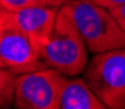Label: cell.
<instances>
[{
	"label": "cell",
	"instance_id": "1",
	"mask_svg": "<svg viewBox=\"0 0 125 109\" xmlns=\"http://www.w3.org/2000/svg\"><path fill=\"white\" fill-rule=\"evenodd\" d=\"M88 46L79 32L67 4L59 8L55 29L41 54L46 67L73 78L83 74L88 64Z\"/></svg>",
	"mask_w": 125,
	"mask_h": 109
},
{
	"label": "cell",
	"instance_id": "2",
	"mask_svg": "<svg viewBox=\"0 0 125 109\" xmlns=\"http://www.w3.org/2000/svg\"><path fill=\"white\" fill-rule=\"evenodd\" d=\"M67 7L91 53L125 47V32L109 9L90 0H70Z\"/></svg>",
	"mask_w": 125,
	"mask_h": 109
},
{
	"label": "cell",
	"instance_id": "3",
	"mask_svg": "<svg viewBox=\"0 0 125 109\" xmlns=\"http://www.w3.org/2000/svg\"><path fill=\"white\" fill-rule=\"evenodd\" d=\"M83 78L108 109H125V47L95 54Z\"/></svg>",
	"mask_w": 125,
	"mask_h": 109
},
{
	"label": "cell",
	"instance_id": "4",
	"mask_svg": "<svg viewBox=\"0 0 125 109\" xmlns=\"http://www.w3.org/2000/svg\"><path fill=\"white\" fill-rule=\"evenodd\" d=\"M69 76L43 69L19 75L13 107L16 109H61V96Z\"/></svg>",
	"mask_w": 125,
	"mask_h": 109
},
{
	"label": "cell",
	"instance_id": "5",
	"mask_svg": "<svg viewBox=\"0 0 125 109\" xmlns=\"http://www.w3.org/2000/svg\"><path fill=\"white\" fill-rule=\"evenodd\" d=\"M61 7L34 5L19 11L1 8L0 25H11L21 30L34 45L37 51L42 54L52 38Z\"/></svg>",
	"mask_w": 125,
	"mask_h": 109
},
{
	"label": "cell",
	"instance_id": "6",
	"mask_svg": "<svg viewBox=\"0 0 125 109\" xmlns=\"http://www.w3.org/2000/svg\"><path fill=\"white\" fill-rule=\"evenodd\" d=\"M0 67L22 75L46 67L41 54L21 30L0 25Z\"/></svg>",
	"mask_w": 125,
	"mask_h": 109
},
{
	"label": "cell",
	"instance_id": "7",
	"mask_svg": "<svg viewBox=\"0 0 125 109\" xmlns=\"http://www.w3.org/2000/svg\"><path fill=\"white\" fill-rule=\"evenodd\" d=\"M61 109H107L84 78H69L61 96Z\"/></svg>",
	"mask_w": 125,
	"mask_h": 109
},
{
	"label": "cell",
	"instance_id": "8",
	"mask_svg": "<svg viewBox=\"0 0 125 109\" xmlns=\"http://www.w3.org/2000/svg\"><path fill=\"white\" fill-rule=\"evenodd\" d=\"M17 79V74L7 69L0 70V107L1 108H9L13 105L16 96Z\"/></svg>",
	"mask_w": 125,
	"mask_h": 109
},
{
	"label": "cell",
	"instance_id": "9",
	"mask_svg": "<svg viewBox=\"0 0 125 109\" xmlns=\"http://www.w3.org/2000/svg\"><path fill=\"white\" fill-rule=\"evenodd\" d=\"M0 1H1V8L8 11H19L28 7L43 5L41 0H0Z\"/></svg>",
	"mask_w": 125,
	"mask_h": 109
},
{
	"label": "cell",
	"instance_id": "10",
	"mask_svg": "<svg viewBox=\"0 0 125 109\" xmlns=\"http://www.w3.org/2000/svg\"><path fill=\"white\" fill-rule=\"evenodd\" d=\"M111 13L113 15V17L116 19V21L119 22V25L125 32V4L117 7V8L111 9Z\"/></svg>",
	"mask_w": 125,
	"mask_h": 109
},
{
	"label": "cell",
	"instance_id": "11",
	"mask_svg": "<svg viewBox=\"0 0 125 109\" xmlns=\"http://www.w3.org/2000/svg\"><path fill=\"white\" fill-rule=\"evenodd\" d=\"M90 1L95 3L97 5H101L107 9H113V8H117V7L125 4V0H90Z\"/></svg>",
	"mask_w": 125,
	"mask_h": 109
},
{
	"label": "cell",
	"instance_id": "12",
	"mask_svg": "<svg viewBox=\"0 0 125 109\" xmlns=\"http://www.w3.org/2000/svg\"><path fill=\"white\" fill-rule=\"evenodd\" d=\"M70 0H41L43 5H52V7H62L67 4Z\"/></svg>",
	"mask_w": 125,
	"mask_h": 109
}]
</instances>
